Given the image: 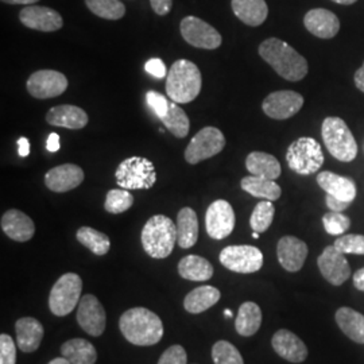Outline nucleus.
<instances>
[{"label":"nucleus","mask_w":364,"mask_h":364,"mask_svg":"<svg viewBox=\"0 0 364 364\" xmlns=\"http://www.w3.org/2000/svg\"><path fill=\"white\" fill-rule=\"evenodd\" d=\"M259 55L274 70L287 81H299L308 75L309 65L305 57L282 39H264L259 45Z\"/></svg>","instance_id":"obj_1"},{"label":"nucleus","mask_w":364,"mask_h":364,"mask_svg":"<svg viewBox=\"0 0 364 364\" xmlns=\"http://www.w3.org/2000/svg\"><path fill=\"white\" fill-rule=\"evenodd\" d=\"M119 328L124 338L139 347L154 346L164 336V324L156 313L146 308H132L120 316Z\"/></svg>","instance_id":"obj_2"},{"label":"nucleus","mask_w":364,"mask_h":364,"mask_svg":"<svg viewBox=\"0 0 364 364\" xmlns=\"http://www.w3.org/2000/svg\"><path fill=\"white\" fill-rule=\"evenodd\" d=\"M203 77L198 66L189 60H177L166 76V92L171 102L188 105L200 95Z\"/></svg>","instance_id":"obj_3"},{"label":"nucleus","mask_w":364,"mask_h":364,"mask_svg":"<svg viewBox=\"0 0 364 364\" xmlns=\"http://www.w3.org/2000/svg\"><path fill=\"white\" fill-rule=\"evenodd\" d=\"M142 246L154 259L168 258L177 243V224L164 215H156L146 221L142 230Z\"/></svg>","instance_id":"obj_4"},{"label":"nucleus","mask_w":364,"mask_h":364,"mask_svg":"<svg viewBox=\"0 0 364 364\" xmlns=\"http://www.w3.org/2000/svg\"><path fill=\"white\" fill-rule=\"evenodd\" d=\"M321 136L326 150L338 161L352 162L358 156V144L341 117H326L321 126Z\"/></svg>","instance_id":"obj_5"},{"label":"nucleus","mask_w":364,"mask_h":364,"mask_svg":"<svg viewBox=\"0 0 364 364\" xmlns=\"http://www.w3.org/2000/svg\"><path fill=\"white\" fill-rule=\"evenodd\" d=\"M287 162L289 168L299 176H311L323 166L324 153L314 138L301 136L289 146Z\"/></svg>","instance_id":"obj_6"},{"label":"nucleus","mask_w":364,"mask_h":364,"mask_svg":"<svg viewBox=\"0 0 364 364\" xmlns=\"http://www.w3.org/2000/svg\"><path fill=\"white\" fill-rule=\"evenodd\" d=\"M117 183L127 191L150 189L156 182V171L151 161L144 156H130L120 162L115 173Z\"/></svg>","instance_id":"obj_7"},{"label":"nucleus","mask_w":364,"mask_h":364,"mask_svg":"<svg viewBox=\"0 0 364 364\" xmlns=\"http://www.w3.org/2000/svg\"><path fill=\"white\" fill-rule=\"evenodd\" d=\"M82 281L77 274L66 273L58 278L49 294V309L54 316L64 317L80 304Z\"/></svg>","instance_id":"obj_8"},{"label":"nucleus","mask_w":364,"mask_h":364,"mask_svg":"<svg viewBox=\"0 0 364 364\" xmlns=\"http://www.w3.org/2000/svg\"><path fill=\"white\" fill-rule=\"evenodd\" d=\"M225 146L224 134L216 127H204L192 138L185 150V161L191 165L200 164L223 151Z\"/></svg>","instance_id":"obj_9"},{"label":"nucleus","mask_w":364,"mask_h":364,"mask_svg":"<svg viewBox=\"0 0 364 364\" xmlns=\"http://www.w3.org/2000/svg\"><path fill=\"white\" fill-rule=\"evenodd\" d=\"M220 263L228 270L239 274L259 272L263 266V254L254 246H228L221 250Z\"/></svg>","instance_id":"obj_10"},{"label":"nucleus","mask_w":364,"mask_h":364,"mask_svg":"<svg viewBox=\"0 0 364 364\" xmlns=\"http://www.w3.org/2000/svg\"><path fill=\"white\" fill-rule=\"evenodd\" d=\"M180 30H181L182 38L185 39L189 45L198 49L215 50L221 46L223 38L220 33L205 21L193 15H189L182 19Z\"/></svg>","instance_id":"obj_11"},{"label":"nucleus","mask_w":364,"mask_h":364,"mask_svg":"<svg viewBox=\"0 0 364 364\" xmlns=\"http://www.w3.org/2000/svg\"><path fill=\"white\" fill-rule=\"evenodd\" d=\"M27 92L36 99H52L68 90V78L61 72L43 69L33 73L26 82Z\"/></svg>","instance_id":"obj_12"},{"label":"nucleus","mask_w":364,"mask_h":364,"mask_svg":"<svg viewBox=\"0 0 364 364\" xmlns=\"http://www.w3.org/2000/svg\"><path fill=\"white\" fill-rule=\"evenodd\" d=\"M205 228L207 234L215 240L225 239L232 234L235 228L232 205L225 200L213 201L205 213Z\"/></svg>","instance_id":"obj_13"},{"label":"nucleus","mask_w":364,"mask_h":364,"mask_svg":"<svg viewBox=\"0 0 364 364\" xmlns=\"http://www.w3.org/2000/svg\"><path fill=\"white\" fill-rule=\"evenodd\" d=\"M304 105V96L299 92L277 91L270 93L262 103L263 112L275 120H287L299 114Z\"/></svg>","instance_id":"obj_14"},{"label":"nucleus","mask_w":364,"mask_h":364,"mask_svg":"<svg viewBox=\"0 0 364 364\" xmlns=\"http://www.w3.org/2000/svg\"><path fill=\"white\" fill-rule=\"evenodd\" d=\"M317 266L320 269V273L333 287L343 285L351 277V267L348 260L346 259L344 254L335 246L324 248L317 259Z\"/></svg>","instance_id":"obj_15"},{"label":"nucleus","mask_w":364,"mask_h":364,"mask_svg":"<svg viewBox=\"0 0 364 364\" xmlns=\"http://www.w3.org/2000/svg\"><path fill=\"white\" fill-rule=\"evenodd\" d=\"M77 323L88 335L100 336L103 335L107 323L105 308L100 301L92 294H85L80 299L77 311Z\"/></svg>","instance_id":"obj_16"},{"label":"nucleus","mask_w":364,"mask_h":364,"mask_svg":"<svg viewBox=\"0 0 364 364\" xmlns=\"http://www.w3.org/2000/svg\"><path fill=\"white\" fill-rule=\"evenodd\" d=\"M19 21L23 26L37 31L52 33L64 26V21L60 13L49 7L27 6L21 10Z\"/></svg>","instance_id":"obj_17"},{"label":"nucleus","mask_w":364,"mask_h":364,"mask_svg":"<svg viewBox=\"0 0 364 364\" xmlns=\"http://www.w3.org/2000/svg\"><path fill=\"white\" fill-rule=\"evenodd\" d=\"M277 257L287 272L297 273L308 257V246L296 236H284L277 245Z\"/></svg>","instance_id":"obj_18"},{"label":"nucleus","mask_w":364,"mask_h":364,"mask_svg":"<svg viewBox=\"0 0 364 364\" xmlns=\"http://www.w3.org/2000/svg\"><path fill=\"white\" fill-rule=\"evenodd\" d=\"M84 181V170L75 164H64L45 174V185L55 193H65L76 189Z\"/></svg>","instance_id":"obj_19"},{"label":"nucleus","mask_w":364,"mask_h":364,"mask_svg":"<svg viewBox=\"0 0 364 364\" xmlns=\"http://www.w3.org/2000/svg\"><path fill=\"white\" fill-rule=\"evenodd\" d=\"M272 346L275 353L290 363H302L308 358L305 343L287 329H279L274 333Z\"/></svg>","instance_id":"obj_20"},{"label":"nucleus","mask_w":364,"mask_h":364,"mask_svg":"<svg viewBox=\"0 0 364 364\" xmlns=\"http://www.w3.org/2000/svg\"><path fill=\"white\" fill-rule=\"evenodd\" d=\"M304 25L314 37L331 39L338 36L340 21L332 11L326 9H313L305 14Z\"/></svg>","instance_id":"obj_21"},{"label":"nucleus","mask_w":364,"mask_h":364,"mask_svg":"<svg viewBox=\"0 0 364 364\" xmlns=\"http://www.w3.org/2000/svg\"><path fill=\"white\" fill-rule=\"evenodd\" d=\"M0 225L4 234L19 243H25L36 234L34 221L18 209H10L3 213Z\"/></svg>","instance_id":"obj_22"},{"label":"nucleus","mask_w":364,"mask_h":364,"mask_svg":"<svg viewBox=\"0 0 364 364\" xmlns=\"http://www.w3.org/2000/svg\"><path fill=\"white\" fill-rule=\"evenodd\" d=\"M46 122L55 127L81 130L88 124V115L77 105H57L46 114Z\"/></svg>","instance_id":"obj_23"},{"label":"nucleus","mask_w":364,"mask_h":364,"mask_svg":"<svg viewBox=\"0 0 364 364\" xmlns=\"http://www.w3.org/2000/svg\"><path fill=\"white\" fill-rule=\"evenodd\" d=\"M317 183L326 195L333 196L338 200L352 203L356 197V183L348 177L338 176L332 171H321L317 176Z\"/></svg>","instance_id":"obj_24"},{"label":"nucleus","mask_w":364,"mask_h":364,"mask_svg":"<svg viewBox=\"0 0 364 364\" xmlns=\"http://www.w3.org/2000/svg\"><path fill=\"white\" fill-rule=\"evenodd\" d=\"M16 344L21 351L31 353L37 351L43 338V326L37 318L22 317L15 324Z\"/></svg>","instance_id":"obj_25"},{"label":"nucleus","mask_w":364,"mask_h":364,"mask_svg":"<svg viewBox=\"0 0 364 364\" xmlns=\"http://www.w3.org/2000/svg\"><path fill=\"white\" fill-rule=\"evenodd\" d=\"M231 6L237 19L247 26H260L269 15V7L264 0H232Z\"/></svg>","instance_id":"obj_26"},{"label":"nucleus","mask_w":364,"mask_h":364,"mask_svg":"<svg viewBox=\"0 0 364 364\" xmlns=\"http://www.w3.org/2000/svg\"><path fill=\"white\" fill-rule=\"evenodd\" d=\"M246 168L251 176H257L267 180H277L282 169L281 164L275 156L263 153V151H252L246 158Z\"/></svg>","instance_id":"obj_27"},{"label":"nucleus","mask_w":364,"mask_h":364,"mask_svg":"<svg viewBox=\"0 0 364 364\" xmlns=\"http://www.w3.org/2000/svg\"><path fill=\"white\" fill-rule=\"evenodd\" d=\"M220 297V290L215 287H196L186 294L183 299V308L186 312L200 314L216 305Z\"/></svg>","instance_id":"obj_28"},{"label":"nucleus","mask_w":364,"mask_h":364,"mask_svg":"<svg viewBox=\"0 0 364 364\" xmlns=\"http://www.w3.org/2000/svg\"><path fill=\"white\" fill-rule=\"evenodd\" d=\"M198 239V220L195 210L189 207L177 213V243L181 248L195 246Z\"/></svg>","instance_id":"obj_29"},{"label":"nucleus","mask_w":364,"mask_h":364,"mask_svg":"<svg viewBox=\"0 0 364 364\" xmlns=\"http://www.w3.org/2000/svg\"><path fill=\"white\" fill-rule=\"evenodd\" d=\"M260 326H262V311L259 305L251 301L242 304L235 320L236 332L240 336L250 338L259 331Z\"/></svg>","instance_id":"obj_30"},{"label":"nucleus","mask_w":364,"mask_h":364,"mask_svg":"<svg viewBox=\"0 0 364 364\" xmlns=\"http://www.w3.org/2000/svg\"><path fill=\"white\" fill-rule=\"evenodd\" d=\"M336 323L341 332L358 344H364V316L352 308H340L336 312Z\"/></svg>","instance_id":"obj_31"},{"label":"nucleus","mask_w":364,"mask_h":364,"mask_svg":"<svg viewBox=\"0 0 364 364\" xmlns=\"http://www.w3.org/2000/svg\"><path fill=\"white\" fill-rule=\"evenodd\" d=\"M61 355L72 364H95L97 352L85 338H72L61 346Z\"/></svg>","instance_id":"obj_32"},{"label":"nucleus","mask_w":364,"mask_h":364,"mask_svg":"<svg viewBox=\"0 0 364 364\" xmlns=\"http://www.w3.org/2000/svg\"><path fill=\"white\" fill-rule=\"evenodd\" d=\"M178 274L183 279L204 282L213 275V266L208 260L198 255H188L178 263Z\"/></svg>","instance_id":"obj_33"},{"label":"nucleus","mask_w":364,"mask_h":364,"mask_svg":"<svg viewBox=\"0 0 364 364\" xmlns=\"http://www.w3.org/2000/svg\"><path fill=\"white\" fill-rule=\"evenodd\" d=\"M240 186L245 192H247L248 195L262 198V200L277 201L282 195V189L277 182L274 180L257 177V176L243 177L240 181Z\"/></svg>","instance_id":"obj_34"},{"label":"nucleus","mask_w":364,"mask_h":364,"mask_svg":"<svg viewBox=\"0 0 364 364\" xmlns=\"http://www.w3.org/2000/svg\"><path fill=\"white\" fill-rule=\"evenodd\" d=\"M78 243H81L84 247L88 248L92 254L97 257H103L108 254L111 248V240L107 235L91 228V227H81L76 234Z\"/></svg>","instance_id":"obj_35"},{"label":"nucleus","mask_w":364,"mask_h":364,"mask_svg":"<svg viewBox=\"0 0 364 364\" xmlns=\"http://www.w3.org/2000/svg\"><path fill=\"white\" fill-rule=\"evenodd\" d=\"M161 122L176 138H185L191 129L189 117H186L181 107L174 102H170L169 111L161 119Z\"/></svg>","instance_id":"obj_36"},{"label":"nucleus","mask_w":364,"mask_h":364,"mask_svg":"<svg viewBox=\"0 0 364 364\" xmlns=\"http://www.w3.org/2000/svg\"><path fill=\"white\" fill-rule=\"evenodd\" d=\"M85 4L95 15L108 21H119L126 14V7L120 0H85Z\"/></svg>","instance_id":"obj_37"},{"label":"nucleus","mask_w":364,"mask_h":364,"mask_svg":"<svg viewBox=\"0 0 364 364\" xmlns=\"http://www.w3.org/2000/svg\"><path fill=\"white\" fill-rule=\"evenodd\" d=\"M274 215H275V208H274L273 201L263 200L258 203L250 218V225L252 231L259 234L266 232L273 224Z\"/></svg>","instance_id":"obj_38"},{"label":"nucleus","mask_w":364,"mask_h":364,"mask_svg":"<svg viewBox=\"0 0 364 364\" xmlns=\"http://www.w3.org/2000/svg\"><path fill=\"white\" fill-rule=\"evenodd\" d=\"M134 196L127 189H111L105 196V209L108 213L119 215L132 207Z\"/></svg>","instance_id":"obj_39"},{"label":"nucleus","mask_w":364,"mask_h":364,"mask_svg":"<svg viewBox=\"0 0 364 364\" xmlns=\"http://www.w3.org/2000/svg\"><path fill=\"white\" fill-rule=\"evenodd\" d=\"M212 359L215 364H245L242 353L232 343L220 340L212 347Z\"/></svg>","instance_id":"obj_40"},{"label":"nucleus","mask_w":364,"mask_h":364,"mask_svg":"<svg viewBox=\"0 0 364 364\" xmlns=\"http://www.w3.org/2000/svg\"><path fill=\"white\" fill-rule=\"evenodd\" d=\"M323 224L326 232L333 236L347 232L351 227V220L343 212H328L323 216Z\"/></svg>","instance_id":"obj_41"},{"label":"nucleus","mask_w":364,"mask_h":364,"mask_svg":"<svg viewBox=\"0 0 364 364\" xmlns=\"http://www.w3.org/2000/svg\"><path fill=\"white\" fill-rule=\"evenodd\" d=\"M333 246L343 254L364 255V235H341L335 240Z\"/></svg>","instance_id":"obj_42"},{"label":"nucleus","mask_w":364,"mask_h":364,"mask_svg":"<svg viewBox=\"0 0 364 364\" xmlns=\"http://www.w3.org/2000/svg\"><path fill=\"white\" fill-rule=\"evenodd\" d=\"M146 103L149 108L156 114V117L161 120L169 111L170 102L166 96L161 95L156 91H149L146 93Z\"/></svg>","instance_id":"obj_43"},{"label":"nucleus","mask_w":364,"mask_h":364,"mask_svg":"<svg viewBox=\"0 0 364 364\" xmlns=\"http://www.w3.org/2000/svg\"><path fill=\"white\" fill-rule=\"evenodd\" d=\"M16 363V347L10 335H0V364Z\"/></svg>","instance_id":"obj_44"},{"label":"nucleus","mask_w":364,"mask_h":364,"mask_svg":"<svg viewBox=\"0 0 364 364\" xmlns=\"http://www.w3.org/2000/svg\"><path fill=\"white\" fill-rule=\"evenodd\" d=\"M158 364H188V355L182 346H171L161 355Z\"/></svg>","instance_id":"obj_45"},{"label":"nucleus","mask_w":364,"mask_h":364,"mask_svg":"<svg viewBox=\"0 0 364 364\" xmlns=\"http://www.w3.org/2000/svg\"><path fill=\"white\" fill-rule=\"evenodd\" d=\"M144 70L151 75L153 77L164 78L168 76V70L166 66L164 64V61L161 58H151L146 63Z\"/></svg>","instance_id":"obj_46"},{"label":"nucleus","mask_w":364,"mask_h":364,"mask_svg":"<svg viewBox=\"0 0 364 364\" xmlns=\"http://www.w3.org/2000/svg\"><path fill=\"white\" fill-rule=\"evenodd\" d=\"M150 4L156 15L165 16L171 11L173 0H150Z\"/></svg>","instance_id":"obj_47"},{"label":"nucleus","mask_w":364,"mask_h":364,"mask_svg":"<svg viewBox=\"0 0 364 364\" xmlns=\"http://www.w3.org/2000/svg\"><path fill=\"white\" fill-rule=\"evenodd\" d=\"M326 207L332 212H343L351 205V203H348V201H343V200H338L336 197L329 195H326Z\"/></svg>","instance_id":"obj_48"},{"label":"nucleus","mask_w":364,"mask_h":364,"mask_svg":"<svg viewBox=\"0 0 364 364\" xmlns=\"http://www.w3.org/2000/svg\"><path fill=\"white\" fill-rule=\"evenodd\" d=\"M60 135L57 132H52L48 138V144H46V149L50 151V153H55L60 150Z\"/></svg>","instance_id":"obj_49"},{"label":"nucleus","mask_w":364,"mask_h":364,"mask_svg":"<svg viewBox=\"0 0 364 364\" xmlns=\"http://www.w3.org/2000/svg\"><path fill=\"white\" fill-rule=\"evenodd\" d=\"M353 81H355L356 88L364 93V63L363 65L356 70V73L353 76Z\"/></svg>","instance_id":"obj_50"},{"label":"nucleus","mask_w":364,"mask_h":364,"mask_svg":"<svg viewBox=\"0 0 364 364\" xmlns=\"http://www.w3.org/2000/svg\"><path fill=\"white\" fill-rule=\"evenodd\" d=\"M18 153L21 156H27L30 154V142L27 138H19L18 141Z\"/></svg>","instance_id":"obj_51"},{"label":"nucleus","mask_w":364,"mask_h":364,"mask_svg":"<svg viewBox=\"0 0 364 364\" xmlns=\"http://www.w3.org/2000/svg\"><path fill=\"white\" fill-rule=\"evenodd\" d=\"M352 278H353V287L360 291H364V267L353 274Z\"/></svg>","instance_id":"obj_52"},{"label":"nucleus","mask_w":364,"mask_h":364,"mask_svg":"<svg viewBox=\"0 0 364 364\" xmlns=\"http://www.w3.org/2000/svg\"><path fill=\"white\" fill-rule=\"evenodd\" d=\"M6 4H26V6H33L38 3L39 0H1Z\"/></svg>","instance_id":"obj_53"},{"label":"nucleus","mask_w":364,"mask_h":364,"mask_svg":"<svg viewBox=\"0 0 364 364\" xmlns=\"http://www.w3.org/2000/svg\"><path fill=\"white\" fill-rule=\"evenodd\" d=\"M49 364H72L68 359H65L64 356L63 358H55V359H53L52 362Z\"/></svg>","instance_id":"obj_54"},{"label":"nucleus","mask_w":364,"mask_h":364,"mask_svg":"<svg viewBox=\"0 0 364 364\" xmlns=\"http://www.w3.org/2000/svg\"><path fill=\"white\" fill-rule=\"evenodd\" d=\"M332 1L338 3V4H343V6H350V4H353L358 0H332Z\"/></svg>","instance_id":"obj_55"},{"label":"nucleus","mask_w":364,"mask_h":364,"mask_svg":"<svg viewBox=\"0 0 364 364\" xmlns=\"http://www.w3.org/2000/svg\"><path fill=\"white\" fill-rule=\"evenodd\" d=\"M224 316H225V317H228V318H231V317L234 316V313L231 312L230 309H224Z\"/></svg>","instance_id":"obj_56"},{"label":"nucleus","mask_w":364,"mask_h":364,"mask_svg":"<svg viewBox=\"0 0 364 364\" xmlns=\"http://www.w3.org/2000/svg\"><path fill=\"white\" fill-rule=\"evenodd\" d=\"M252 237H254V239H259V232H255V231H254V232H252Z\"/></svg>","instance_id":"obj_57"}]
</instances>
